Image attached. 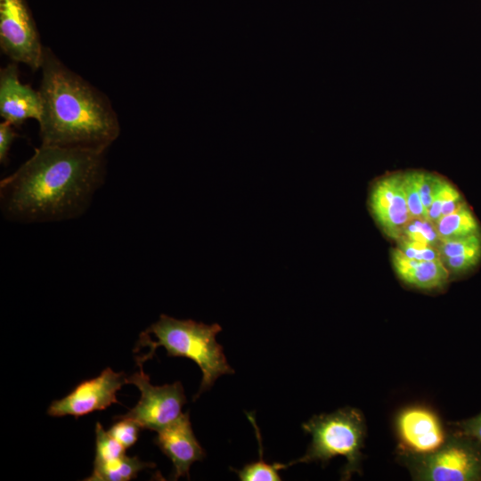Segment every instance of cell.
<instances>
[{"label":"cell","instance_id":"6da1fadb","mask_svg":"<svg viewBox=\"0 0 481 481\" xmlns=\"http://www.w3.org/2000/svg\"><path fill=\"white\" fill-rule=\"evenodd\" d=\"M105 152L41 144L0 182L3 215L20 223L55 222L80 216L103 183Z\"/></svg>","mask_w":481,"mask_h":481},{"label":"cell","instance_id":"7a4b0ae2","mask_svg":"<svg viewBox=\"0 0 481 481\" xmlns=\"http://www.w3.org/2000/svg\"><path fill=\"white\" fill-rule=\"evenodd\" d=\"M40 69L41 144L106 151L120 132L109 100L45 46Z\"/></svg>","mask_w":481,"mask_h":481},{"label":"cell","instance_id":"3957f363","mask_svg":"<svg viewBox=\"0 0 481 481\" xmlns=\"http://www.w3.org/2000/svg\"><path fill=\"white\" fill-rule=\"evenodd\" d=\"M222 330L217 323L210 325L193 320H178L160 314L159 320L142 332L135 351L148 346L149 352L137 357L136 363H143L154 355L159 346L166 349L168 356L185 357L192 360L202 372V379L193 400L211 388L222 375L232 374L216 335Z\"/></svg>","mask_w":481,"mask_h":481},{"label":"cell","instance_id":"277c9868","mask_svg":"<svg viewBox=\"0 0 481 481\" xmlns=\"http://www.w3.org/2000/svg\"><path fill=\"white\" fill-rule=\"evenodd\" d=\"M302 428L311 436V444L301 458L288 463L289 467L314 461L326 464L334 457L343 456L346 463L342 479H350L354 473L361 474L366 425L358 409L347 406L331 413L314 415Z\"/></svg>","mask_w":481,"mask_h":481},{"label":"cell","instance_id":"5b68a950","mask_svg":"<svg viewBox=\"0 0 481 481\" xmlns=\"http://www.w3.org/2000/svg\"><path fill=\"white\" fill-rule=\"evenodd\" d=\"M480 442L461 435H447L435 451L415 453L400 450L399 459L413 480L477 481L481 480Z\"/></svg>","mask_w":481,"mask_h":481},{"label":"cell","instance_id":"8992f818","mask_svg":"<svg viewBox=\"0 0 481 481\" xmlns=\"http://www.w3.org/2000/svg\"><path fill=\"white\" fill-rule=\"evenodd\" d=\"M140 371L127 377V384L135 386L141 392L136 405L124 415L117 416L135 420L142 429L159 431L180 417L186 403L181 382L154 386L150 377L143 372V364L137 363Z\"/></svg>","mask_w":481,"mask_h":481},{"label":"cell","instance_id":"52a82bcc","mask_svg":"<svg viewBox=\"0 0 481 481\" xmlns=\"http://www.w3.org/2000/svg\"><path fill=\"white\" fill-rule=\"evenodd\" d=\"M0 46L13 62L40 69L45 46L25 0H0Z\"/></svg>","mask_w":481,"mask_h":481},{"label":"cell","instance_id":"ba28073f","mask_svg":"<svg viewBox=\"0 0 481 481\" xmlns=\"http://www.w3.org/2000/svg\"><path fill=\"white\" fill-rule=\"evenodd\" d=\"M125 384H127V376L124 371L117 372L111 368H106L99 376L77 384L63 398L53 401L47 414L53 417L71 415L77 418L105 410L112 404L118 403L117 393Z\"/></svg>","mask_w":481,"mask_h":481},{"label":"cell","instance_id":"9c48e42d","mask_svg":"<svg viewBox=\"0 0 481 481\" xmlns=\"http://www.w3.org/2000/svg\"><path fill=\"white\" fill-rule=\"evenodd\" d=\"M395 428L400 449L415 453L435 451L447 436L437 414L421 405L402 409L395 417Z\"/></svg>","mask_w":481,"mask_h":481},{"label":"cell","instance_id":"30bf717a","mask_svg":"<svg viewBox=\"0 0 481 481\" xmlns=\"http://www.w3.org/2000/svg\"><path fill=\"white\" fill-rule=\"evenodd\" d=\"M370 207L385 234L398 240L412 218L402 174L383 176L374 183L370 196Z\"/></svg>","mask_w":481,"mask_h":481},{"label":"cell","instance_id":"8fae6325","mask_svg":"<svg viewBox=\"0 0 481 481\" xmlns=\"http://www.w3.org/2000/svg\"><path fill=\"white\" fill-rule=\"evenodd\" d=\"M153 442L172 461L174 480L183 477L190 478L192 463L205 457V451L192 431L189 412L158 431Z\"/></svg>","mask_w":481,"mask_h":481},{"label":"cell","instance_id":"7c38bea8","mask_svg":"<svg viewBox=\"0 0 481 481\" xmlns=\"http://www.w3.org/2000/svg\"><path fill=\"white\" fill-rule=\"evenodd\" d=\"M42 99L39 91L20 79L16 62L0 70V115L14 126L33 118L37 122L42 115Z\"/></svg>","mask_w":481,"mask_h":481},{"label":"cell","instance_id":"4fadbf2b","mask_svg":"<svg viewBox=\"0 0 481 481\" xmlns=\"http://www.w3.org/2000/svg\"><path fill=\"white\" fill-rule=\"evenodd\" d=\"M392 264L400 280L413 288L431 290L443 288L449 271L440 260H418L405 257L397 248L392 250Z\"/></svg>","mask_w":481,"mask_h":481},{"label":"cell","instance_id":"5bb4252c","mask_svg":"<svg viewBox=\"0 0 481 481\" xmlns=\"http://www.w3.org/2000/svg\"><path fill=\"white\" fill-rule=\"evenodd\" d=\"M155 464L141 461L137 456L122 457L101 463H94L92 474L85 480L88 481H129L137 477L138 474L152 469Z\"/></svg>","mask_w":481,"mask_h":481},{"label":"cell","instance_id":"9a60e30c","mask_svg":"<svg viewBox=\"0 0 481 481\" xmlns=\"http://www.w3.org/2000/svg\"><path fill=\"white\" fill-rule=\"evenodd\" d=\"M440 240H454L479 233L478 224L464 202L455 211L440 217L435 224Z\"/></svg>","mask_w":481,"mask_h":481},{"label":"cell","instance_id":"2e32d148","mask_svg":"<svg viewBox=\"0 0 481 481\" xmlns=\"http://www.w3.org/2000/svg\"><path fill=\"white\" fill-rule=\"evenodd\" d=\"M250 421L255 425L256 433L258 438L259 444V459L257 461L246 464L240 469H232L234 472L237 473L240 480L241 481H280L281 480V476L279 475V470L287 469L289 467L288 463L283 464L280 462H274L269 464L263 460V448L260 440V435L258 432L257 426L255 424L254 419L248 414Z\"/></svg>","mask_w":481,"mask_h":481},{"label":"cell","instance_id":"e0dca14e","mask_svg":"<svg viewBox=\"0 0 481 481\" xmlns=\"http://www.w3.org/2000/svg\"><path fill=\"white\" fill-rule=\"evenodd\" d=\"M126 448L113 438L100 422L95 427V458L94 463L109 461L126 454Z\"/></svg>","mask_w":481,"mask_h":481},{"label":"cell","instance_id":"ac0fdd59","mask_svg":"<svg viewBox=\"0 0 481 481\" xmlns=\"http://www.w3.org/2000/svg\"><path fill=\"white\" fill-rule=\"evenodd\" d=\"M401 237L435 247L440 242L435 224L428 219L418 217L411 218Z\"/></svg>","mask_w":481,"mask_h":481},{"label":"cell","instance_id":"d6986e66","mask_svg":"<svg viewBox=\"0 0 481 481\" xmlns=\"http://www.w3.org/2000/svg\"><path fill=\"white\" fill-rule=\"evenodd\" d=\"M440 258L461 256L469 252L481 251V236L476 233L468 237L440 240L436 247Z\"/></svg>","mask_w":481,"mask_h":481},{"label":"cell","instance_id":"ffe728a7","mask_svg":"<svg viewBox=\"0 0 481 481\" xmlns=\"http://www.w3.org/2000/svg\"><path fill=\"white\" fill-rule=\"evenodd\" d=\"M403 186L412 217L428 219L419 192L417 171H410L402 174Z\"/></svg>","mask_w":481,"mask_h":481},{"label":"cell","instance_id":"44dd1931","mask_svg":"<svg viewBox=\"0 0 481 481\" xmlns=\"http://www.w3.org/2000/svg\"><path fill=\"white\" fill-rule=\"evenodd\" d=\"M115 423L109 428L108 433L126 449L133 446L138 440L142 428L135 420L115 417Z\"/></svg>","mask_w":481,"mask_h":481},{"label":"cell","instance_id":"7402d4cb","mask_svg":"<svg viewBox=\"0 0 481 481\" xmlns=\"http://www.w3.org/2000/svg\"><path fill=\"white\" fill-rule=\"evenodd\" d=\"M397 249L407 257L418 260H440L436 247L420 241L399 238L396 240Z\"/></svg>","mask_w":481,"mask_h":481},{"label":"cell","instance_id":"603a6c76","mask_svg":"<svg viewBox=\"0 0 481 481\" xmlns=\"http://www.w3.org/2000/svg\"><path fill=\"white\" fill-rule=\"evenodd\" d=\"M480 257L481 251H473L456 257H441L440 259L449 273L460 274L477 265Z\"/></svg>","mask_w":481,"mask_h":481},{"label":"cell","instance_id":"cb8c5ba5","mask_svg":"<svg viewBox=\"0 0 481 481\" xmlns=\"http://www.w3.org/2000/svg\"><path fill=\"white\" fill-rule=\"evenodd\" d=\"M436 179L437 175H436L427 172L417 171L419 192L423 208L428 214V209L432 203Z\"/></svg>","mask_w":481,"mask_h":481},{"label":"cell","instance_id":"d4e9b609","mask_svg":"<svg viewBox=\"0 0 481 481\" xmlns=\"http://www.w3.org/2000/svg\"><path fill=\"white\" fill-rule=\"evenodd\" d=\"M448 183L449 182L437 175L432 203L428 209V221L434 224L440 218L441 208L444 201Z\"/></svg>","mask_w":481,"mask_h":481},{"label":"cell","instance_id":"484cf974","mask_svg":"<svg viewBox=\"0 0 481 481\" xmlns=\"http://www.w3.org/2000/svg\"><path fill=\"white\" fill-rule=\"evenodd\" d=\"M14 126L4 120L0 124V162L6 163L9 151L17 137Z\"/></svg>","mask_w":481,"mask_h":481},{"label":"cell","instance_id":"4316f807","mask_svg":"<svg viewBox=\"0 0 481 481\" xmlns=\"http://www.w3.org/2000/svg\"><path fill=\"white\" fill-rule=\"evenodd\" d=\"M464 203V200L459 191L449 183L446 190L444 204L441 208L440 217H443L455 211Z\"/></svg>","mask_w":481,"mask_h":481},{"label":"cell","instance_id":"83f0119b","mask_svg":"<svg viewBox=\"0 0 481 481\" xmlns=\"http://www.w3.org/2000/svg\"><path fill=\"white\" fill-rule=\"evenodd\" d=\"M457 425L461 434L481 443V412L459 422Z\"/></svg>","mask_w":481,"mask_h":481}]
</instances>
